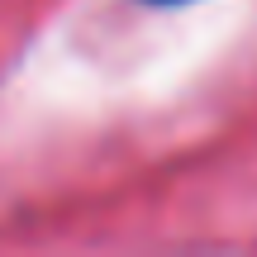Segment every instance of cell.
<instances>
[{
	"mask_svg": "<svg viewBox=\"0 0 257 257\" xmlns=\"http://www.w3.org/2000/svg\"><path fill=\"white\" fill-rule=\"evenodd\" d=\"M153 5H176V0H153Z\"/></svg>",
	"mask_w": 257,
	"mask_h": 257,
	"instance_id": "6da1fadb",
	"label": "cell"
}]
</instances>
